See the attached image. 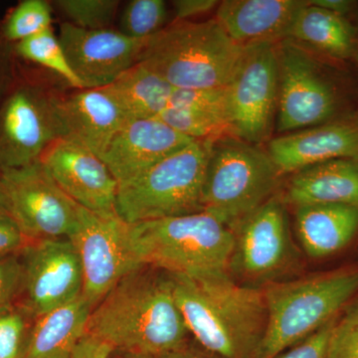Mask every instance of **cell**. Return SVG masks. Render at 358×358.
Wrapping results in <instances>:
<instances>
[{"instance_id": "obj_43", "label": "cell", "mask_w": 358, "mask_h": 358, "mask_svg": "<svg viewBox=\"0 0 358 358\" xmlns=\"http://www.w3.org/2000/svg\"><path fill=\"white\" fill-rule=\"evenodd\" d=\"M115 358H157L150 355H138V353H128L119 352V355Z\"/></svg>"}, {"instance_id": "obj_24", "label": "cell", "mask_w": 358, "mask_h": 358, "mask_svg": "<svg viewBox=\"0 0 358 358\" xmlns=\"http://www.w3.org/2000/svg\"><path fill=\"white\" fill-rule=\"evenodd\" d=\"M93 308L81 296L35 320L25 358H72Z\"/></svg>"}, {"instance_id": "obj_11", "label": "cell", "mask_w": 358, "mask_h": 358, "mask_svg": "<svg viewBox=\"0 0 358 358\" xmlns=\"http://www.w3.org/2000/svg\"><path fill=\"white\" fill-rule=\"evenodd\" d=\"M8 214L28 241L69 238L79 205L56 185L40 162L0 171Z\"/></svg>"}, {"instance_id": "obj_36", "label": "cell", "mask_w": 358, "mask_h": 358, "mask_svg": "<svg viewBox=\"0 0 358 358\" xmlns=\"http://www.w3.org/2000/svg\"><path fill=\"white\" fill-rule=\"evenodd\" d=\"M28 243L13 219L6 214L0 215V258L20 254Z\"/></svg>"}, {"instance_id": "obj_28", "label": "cell", "mask_w": 358, "mask_h": 358, "mask_svg": "<svg viewBox=\"0 0 358 358\" xmlns=\"http://www.w3.org/2000/svg\"><path fill=\"white\" fill-rule=\"evenodd\" d=\"M52 7L45 0H22L0 22V33L7 43L14 45L50 29Z\"/></svg>"}, {"instance_id": "obj_22", "label": "cell", "mask_w": 358, "mask_h": 358, "mask_svg": "<svg viewBox=\"0 0 358 358\" xmlns=\"http://www.w3.org/2000/svg\"><path fill=\"white\" fill-rule=\"evenodd\" d=\"M296 230L306 254L322 259L352 242L358 232V207L308 204L296 207Z\"/></svg>"}, {"instance_id": "obj_35", "label": "cell", "mask_w": 358, "mask_h": 358, "mask_svg": "<svg viewBox=\"0 0 358 358\" xmlns=\"http://www.w3.org/2000/svg\"><path fill=\"white\" fill-rule=\"evenodd\" d=\"M336 317L275 358H327V343Z\"/></svg>"}, {"instance_id": "obj_23", "label": "cell", "mask_w": 358, "mask_h": 358, "mask_svg": "<svg viewBox=\"0 0 358 358\" xmlns=\"http://www.w3.org/2000/svg\"><path fill=\"white\" fill-rule=\"evenodd\" d=\"M288 39L307 45L324 57L345 62L355 57L357 28L350 18L306 1L294 21Z\"/></svg>"}, {"instance_id": "obj_18", "label": "cell", "mask_w": 358, "mask_h": 358, "mask_svg": "<svg viewBox=\"0 0 358 358\" xmlns=\"http://www.w3.org/2000/svg\"><path fill=\"white\" fill-rule=\"evenodd\" d=\"M192 141L157 117L131 120L115 134L100 157L117 185H124Z\"/></svg>"}, {"instance_id": "obj_20", "label": "cell", "mask_w": 358, "mask_h": 358, "mask_svg": "<svg viewBox=\"0 0 358 358\" xmlns=\"http://www.w3.org/2000/svg\"><path fill=\"white\" fill-rule=\"evenodd\" d=\"M303 0H224L215 20L231 39L241 46L288 39Z\"/></svg>"}, {"instance_id": "obj_44", "label": "cell", "mask_w": 358, "mask_h": 358, "mask_svg": "<svg viewBox=\"0 0 358 358\" xmlns=\"http://www.w3.org/2000/svg\"><path fill=\"white\" fill-rule=\"evenodd\" d=\"M357 53H355V60L357 61L358 64V14H357Z\"/></svg>"}, {"instance_id": "obj_12", "label": "cell", "mask_w": 358, "mask_h": 358, "mask_svg": "<svg viewBox=\"0 0 358 358\" xmlns=\"http://www.w3.org/2000/svg\"><path fill=\"white\" fill-rule=\"evenodd\" d=\"M129 224L117 215L103 216L79 206L68 239L76 247L83 268V294L94 308L124 275L143 267L128 241Z\"/></svg>"}, {"instance_id": "obj_29", "label": "cell", "mask_w": 358, "mask_h": 358, "mask_svg": "<svg viewBox=\"0 0 358 358\" xmlns=\"http://www.w3.org/2000/svg\"><path fill=\"white\" fill-rule=\"evenodd\" d=\"M167 9L162 0H133L122 11L119 31L134 39H148L166 27Z\"/></svg>"}, {"instance_id": "obj_39", "label": "cell", "mask_w": 358, "mask_h": 358, "mask_svg": "<svg viewBox=\"0 0 358 358\" xmlns=\"http://www.w3.org/2000/svg\"><path fill=\"white\" fill-rule=\"evenodd\" d=\"M114 352L109 343L86 334L78 343L72 358H110Z\"/></svg>"}, {"instance_id": "obj_15", "label": "cell", "mask_w": 358, "mask_h": 358, "mask_svg": "<svg viewBox=\"0 0 358 358\" xmlns=\"http://www.w3.org/2000/svg\"><path fill=\"white\" fill-rule=\"evenodd\" d=\"M39 162L75 203L100 215H117L119 185L95 152L76 141L59 138L45 150Z\"/></svg>"}, {"instance_id": "obj_10", "label": "cell", "mask_w": 358, "mask_h": 358, "mask_svg": "<svg viewBox=\"0 0 358 358\" xmlns=\"http://www.w3.org/2000/svg\"><path fill=\"white\" fill-rule=\"evenodd\" d=\"M278 43L245 47L243 58L227 86L228 120L235 138L258 145L268 140L279 101Z\"/></svg>"}, {"instance_id": "obj_9", "label": "cell", "mask_w": 358, "mask_h": 358, "mask_svg": "<svg viewBox=\"0 0 358 358\" xmlns=\"http://www.w3.org/2000/svg\"><path fill=\"white\" fill-rule=\"evenodd\" d=\"M54 99L41 78L20 61L13 86L0 103V171L38 162L60 138Z\"/></svg>"}, {"instance_id": "obj_27", "label": "cell", "mask_w": 358, "mask_h": 358, "mask_svg": "<svg viewBox=\"0 0 358 358\" xmlns=\"http://www.w3.org/2000/svg\"><path fill=\"white\" fill-rule=\"evenodd\" d=\"M157 119L193 141H214L234 136L227 120L199 110L167 107Z\"/></svg>"}, {"instance_id": "obj_26", "label": "cell", "mask_w": 358, "mask_h": 358, "mask_svg": "<svg viewBox=\"0 0 358 358\" xmlns=\"http://www.w3.org/2000/svg\"><path fill=\"white\" fill-rule=\"evenodd\" d=\"M18 60L41 66L55 73L75 89H84L66 57L64 49L52 28L13 45Z\"/></svg>"}, {"instance_id": "obj_19", "label": "cell", "mask_w": 358, "mask_h": 358, "mask_svg": "<svg viewBox=\"0 0 358 358\" xmlns=\"http://www.w3.org/2000/svg\"><path fill=\"white\" fill-rule=\"evenodd\" d=\"M76 90L54 99L60 138L76 141L100 157L129 120L105 90Z\"/></svg>"}, {"instance_id": "obj_14", "label": "cell", "mask_w": 358, "mask_h": 358, "mask_svg": "<svg viewBox=\"0 0 358 358\" xmlns=\"http://www.w3.org/2000/svg\"><path fill=\"white\" fill-rule=\"evenodd\" d=\"M230 268L246 279L271 280L294 260L285 200L273 195L234 228Z\"/></svg>"}, {"instance_id": "obj_34", "label": "cell", "mask_w": 358, "mask_h": 358, "mask_svg": "<svg viewBox=\"0 0 358 358\" xmlns=\"http://www.w3.org/2000/svg\"><path fill=\"white\" fill-rule=\"evenodd\" d=\"M20 253L0 258V313L15 307L22 288Z\"/></svg>"}, {"instance_id": "obj_17", "label": "cell", "mask_w": 358, "mask_h": 358, "mask_svg": "<svg viewBox=\"0 0 358 358\" xmlns=\"http://www.w3.org/2000/svg\"><path fill=\"white\" fill-rule=\"evenodd\" d=\"M267 152L281 176L329 160L358 159V108L319 126L273 138Z\"/></svg>"}, {"instance_id": "obj_25", "label": "cell", "mask_w": 358, "mask_h": 358, "mask_svg": "<svg viewBox=\"0 0 358 358\" xmlns=\"http://www.w3.org/2000/svg\"><path fill=\"white\" fill-rule=\"evenodd\" d=\"M102 89L131 121L159 117L169 107L176 88L138 63Z\"/></svg>"}, {"instance_id": "obj_31", "label": "cell", "mask_w": 358, "mask_h": 358, "mask_svg": "<svg viewBox=\"0 0 358 358\" xmlns=\"http://www.w3.org/2000/svg\"><path fill=\"white\" fill-rule=\"evenodd\" d=\"M34 320L20 305L0 313V358H25Z\"/></svg>"}, {"instance_id": "obj_32", "label": "cell", "mask_w": 358, "mask_h": 358, "mask_svg": "<svg viewBox=\"0 0 358 358\" xmlns=\"http://www.w3.org/2000/svg\"><path fill=\"white\" fill-rule=\"evenodd\" d=\"M169 107L199 110L207 114L219 115L229 122L227 87L210 89H174Z\"/></svg>"}, {"instance_id": "obj_38", "label": "cell", "mask_w": 358, "mask_h": 358, "mask_svg": "<svg viewBox=\"0 0 358 358\" xmlns=\"http://www.w3.org/2000/svg\"><path fill=\"white\" fill-rule=\"evenodd\" d=\"M216 0H176L173 2L176 21H189L192 18L204 15L217 7Z\"/></svg>"}, {"instance_id": "obj_1", "label": "cell", "mask_w": 358, "mask_h": 358, "mask_svg": "<svg viewBox=\"0 0 358 358\" xmlns=\"http://www.w3.org/2000/svg\"><path fill=\"white\" fill-rule=\"evenodd\" d=\"M87 334L115 352L162 358L186 345L188 331L173 277L143 266L117 282L90 315Z\"/></svg>"}, {"instance_id": "obj_30", "label": "cell", "mask_w": 358, "mask_h": 358, "mask_svg": "<svg viewBox=\"0 0 358 358\" xmlns=\"http://www.w3.org/2000/svg\"><path fill=\"white\" fill-rule=\"evenodd\" d=\"M71 24L88 30L108 29L119 9L117 0H58L54 2Z\"/></svg>"}, {"instance_id": "obj_16", "label": "cell", "mask_w": 358, "mask_h": 358, "mask_svg": "<svg viewBox=\"0 0 358 358\" xmlns=\"http://www.w3.org/2000/svg\"><path fill=\"white\" fill-rule=\"evenodd\" d=\"M59 41L84 89L103 88L138 64L150 39H134L119 30H88L62 23Z\"/></svg>"}, {"instance_id": "obj_41", "label": "cell", "mask_w": 358, "mask_h": 358, "mask_svg": "<svg viewBox=\"0 0 358 358\" xmlns=\"http://www.w3.org/2000/svg\"><path fill=\"white\" fill-rule=\"evenodd\" d=\"M162 358H220L213 353L207 352L204 348H194V346L188 345L187 343L179 350L169 353Z\"/></svg>"}, {"instance_id": "obj_21", "label": "cell", "mask_w": 358, "mask_h": 358, "mask_svg": "<svg viewBox=\"0 0 358 358\" xmlns=\"http://www.w3.org/2000/svg\"><path fill=\"white\" fill-rule=\"evenodd\" d=\"M294 206L345 204L358 207V159L329 160L294 173L286 200Z\"/></svg>"}, {"instance_id": "obj_13", "label": "cell", "mask_w": 358, "mask_h": 358, "mask_svg": "<svg viewBox=\"0 0 358 358\" xmlns=\"http://www.w3.org/2000/svg\"><path fill=\"white\" fill-rule=\"evenodd\" d=\"M20 258L23 278L17 305L33 319L63 307L83 294L81 260L68 238L29 242L20 252Z\"/></svg>"}, {"instance_id": "obj_37", "label": "cell", "mask_w": 358, "mask_h": 358, "mask_svg": "<svg viewBox=\"0 0 358 358\" xmlns=\"http://www.w3.org/2000/svg\"><path fill=\"white\" fill-rule=\"evenodd\" d=\"M18 66L20 60L14 53L13 45L7 43L0 33V103L13 86Z\"/></svg>"}, {"instance_id": "obj_5", "label": "cell", "mask_w": 358, "mask_h": 358, "mask_svg": "<svg viewBox=\"0 0 358 358\" xmlns=\"http://www.w3.org/2000/svg\"><path fill=\"white\" fill-rule=\"evenodd\" d=\"M358 292V270L338 271L264 291L267 326L255 358H275L338 317Z\"/></svg>"}, {"instance_id": "obj_2", "label": "cell", "mask_w": 358, "mask_h": 358, "mask_svg": "<svg viewBox=\"0 0 358 358\" xmlns=\"http://www.w3.org/2000/svg\"><path fill=\"white\" fill-rule=\"evenodd\" d=\"M188 331L220 358H255L267 326L263 289L233 281L227 273L171 275Z\"/></svg>"}, {"instance_id": "obj_42", "label": "cell", "mask_w": 358, "mask_h": 358, "mask_svg": "<svg viewBox=\"0 0 358 358\" xmlns=\"http://www.w3.org/2000/svg\"><path fill=\"white\" fill-rule=\"evenodd\" d=\"M2 214L9 215L6 195H4L3 188H2L1 178H0V215H2Z\"/></svg>"}, {"instance_id": "obj_7", "label": "cell", "mask_w": 358, "mask_h": 358, "mask_svg": "<svg viewBox=\"0 0 358 358\" xmlns=\"http://www.w3.org/2000/svg\"><path fill=\"white\" fill-rule=\"evenodd\" d=\"M279 101L275 129L282 134L319 126L355 110L350 88L336 66L291 39L277 45Z\"/></svg>"}, {"instance_id": "obj_3", "label": "cell", "mask_w": 358, "mask_h": 358, "mask_svg": "<svg viewBox=\"0 0 358 358\" xmlns=\"http://www.w3.org/2000/svg\"><path fill=\"white\" fill-rule=\"evenodd\" d=\"M128 241L140 266L200 278L227 273L234 231L208 212L129 224Z\"/></svg>"}, {"instance_id": "obj_4", "label": "cell", "mask_w": 358, "mask_h": 358, "mask_svg": "<svg viewBox=\"0 0 358 358\" xmlns=\"http://www.w3.org/2000/svg\"><path fill=\"white\" fill-rule=\"evenodd\" d=\"M244 51L215 18L174 20L148 40L138 63L176 89L223 88L232 81Z\"/></svg>"}, {"instance_id": "obj_8", "label": "cell", "mask_w": 358, "mask_h": 358, "mask_svg": "<svg viewBox=\"0 0 358 358\" xmlns=\"http://www.w3.org/2000/svg\"><path fill=\"white\" fill-rule=\"evenodd\" d=\"M281 173L267 150L225 136L212 141L205 176L203 211L231 229L273 196Z\"/></svg>"}, {"instance_id": "obj_6", "label": "cell", "mask_w": 358, "mask_h": 358, "mask_svg": "<svg viewBox=\"0 0 358 358\" xmlns=\"http://www.w3.org/2000/svg\"><path fill=\"white\" fill-rule=\"evenodd\" d=\"M211 143L192 141L138 178L120 185L119 217L136 224L203 211L202 196Z\"/></svg>"}, {"instance_id": "obj_40", "label": "cell", "mask_w": 358, "mask_h": 358, "mask_svg": "<svg viewBox=\"0 0 358 358\" xmlns=\"http://www.w3.org/2000/svg\"><path fill=\"white\" fill-rule=\"evenodd\" d=\"M308 2L313 6L345 17L355 13L358 6L357 2L350 0H310Z\"/></svg>"}, {"instance_id": "obj_33", "label": "cell", "mask_w": 358, "mask_h": 358, "mask_svg": "<svg viewBox=\"0 0 358 358\" xmlns=\"http://www.w3.org/2000/svg\"><path fill=\"white\" fill-rule=\"evenodd\" d=\"M345 308L331 329L327 358H358V301Z\"/></svg>"}]
</instances>
